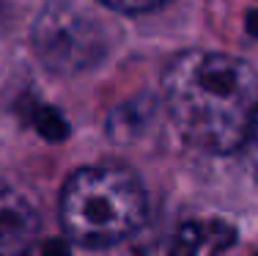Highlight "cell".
<instances>
[{"instance_id":"52a82bcc","label":"cell","mask_w":258,"mask_h":256,"mask_svg":"<svg viewBox=\"0 0 258 256\" xmlns=\"http://www.w3.org/2000/svg\"><path fill=\"white\" fill-rule=\"evenodd\" d=\"M244 151H247V160H250V168L255 171L258 176V111L253 116V124H250V132H247V141L242 146Z\"/></svg>"},{"instance_id":"6da1fadb","label":"cell","mask_w":258,"mask_h":256,"mask_svg":"<svg viewBox=\"0 0 258 256\" xmlns=\"http://www.w3.org/2000/svg\"><path fill=\"white\" fill-rule=\"evenodd\" d=\"M165 111L189 146L212 155L242 149L258 111V72L228 53L187 50L162 77Z\"/></svg>"},{"instance_id":"7a4b0ae2","label":"cell","mask_w":258,"mask_h":256,"mask_svg":"<svg viewBox=\"0 0 258 256\" xmlns=\"http://www.w3.org/2000/svg\"><path fill=\"white\" fill-rule=\"evenodd\" d=\"M149 198L135 171L124 166H88L66 179L60 190V226L85 248H110L143 226Z\"/></svg>"},{"instance_id":"8992f818","label":"cell","mask_w":258,"mask_h":256,"mask_svg":"<svg viewBox=\"0 0 258 256\" xmlns=\"http://www.w3.org/2000/svg\"><path fill=\"white\" fill-rule=\"evenodd\" d=\"M99 3L121 14H149V11H159L162 6H168L170 0H99Z\"/></svg>"},{"instance_id":"5b68a950","label":"cell","mask_w":258,"mask_h":256,"mask_svg":"<svg viewBox=\"0 0 258 256\" xmlns=\"http://www.w3.org/2000/svg\"><path fill=\"white\" fill-rule=\"evenodd\" d=\"M206 240V231L201 226H195V223H189V226L181 229V234L176 237V245H173V253L170 256H195L198 253V245Z\"/></svg>"},{"instance_id":"277c9868","label":"cell","mask_w":258,"mask_h":256,"mask_svg":"<svg viewBox=\"0 0 258 256\" xmlns=\"http://www.w3.org/2000/svg\"><path fill=\"white\" fill-rule=\"evenodd\" d=\"M39 240V215L22 196L0 190V256H25Z\"/></svg>"},{"instance_id":"3957f363","label":"cell","mask_w":258,"mask_h":256,"mask_svg":"<svg viewBox=\"0 0 258 256\" xmlns=\"http://www.w3.org/2000/svg\"><path fill=\"white\" fill-rule=\"evenodd\" d=\"M36 58L55 75H83L110 56V28L75 0H52L30 30Z\"/></svg>"},{"instance_id":"ba28073f","label":"cell","mask_w":258,"mask_h":256,"mask_svg":"<svg viewBox=\"0 0 258 256\" xmlns=\"http://www.w3.org/2000/svg\"><path fill=\"white\" fill-rule=\"evenodd\" d=\"M44 253L47 256H69V251H66L63 245H58V242H50V245L44 248Z\"/></svg>"}]
</instances>
